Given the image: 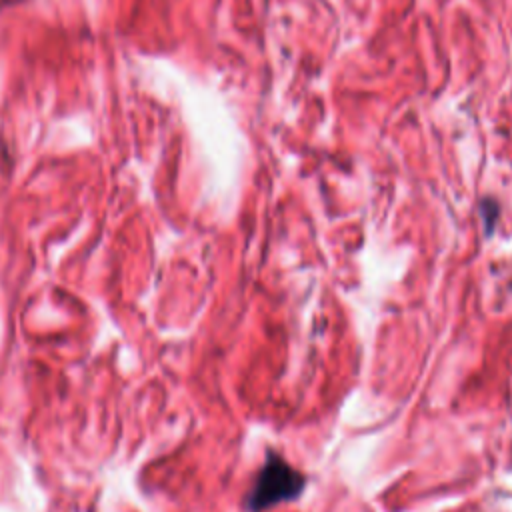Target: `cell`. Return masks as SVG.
<instances>
[{"label": "cell", "mask_w": 512, "mask_h": 512, "mask_svg": "<svg viewBox=\"0 0 512 512\" xmlns=\"http://www.w3.org/2000/svg\"><path fill=\"white\" fill-rule=\"evenodd\" d=\"M304 484L306 480L296 468L278 454H268L246 496V508L250 512H262L276 504L290 502L302 494Z\"/></svg>", "instance_id": "6da1fadb"}]
</instances>
